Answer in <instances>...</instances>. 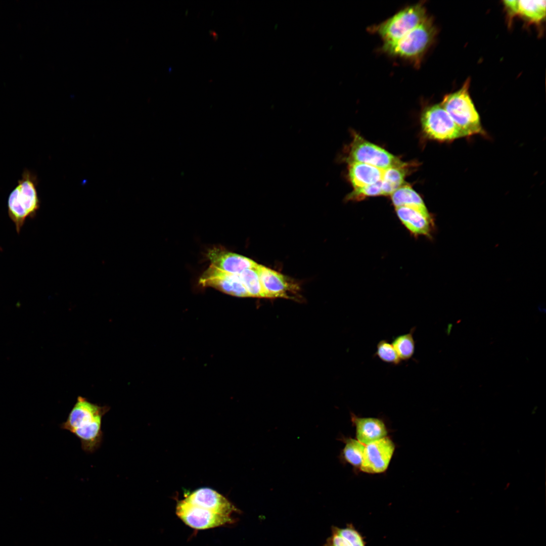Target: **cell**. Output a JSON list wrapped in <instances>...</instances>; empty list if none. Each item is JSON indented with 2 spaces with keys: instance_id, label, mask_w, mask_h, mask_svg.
Returning a JSON list of instances; mask_svg holds the SVG:
<instances>
[{
  "instance_id": "484cf974",
  "label": "cell",
  "mask_w": 546,
  "mask_h": 546,
  "mask_svg": "<svg viewBox=\"0 0 546 546\" xmlns=\"http://www.w3.org/2000/svg\"><path fill=\"white\" fill-rule=\"evenodd\" d=\"M452 324H449L448 325V327H447V333H448V334H449V333H450L451 330L452 329Z\"/></svg>"
},
{
  "instance_id": "7402d4cb",
  "label": "cell",
  "mask_w": 546,
  "mask_h": 546,
  "mask_svg": "<svg viewBox=\"0 0 546 546\" xmlns=\"http://www.w3.org/2000/svg\"><path fill=\"white\" fill-rule=\"evenodd\" d=\"M415 330L416 328L413 327L408 333L399 335L393 339L392 344L401 361L408 360L414 356L416 344L414 338Z\"/></svg>"
},
{
  "instance_id": "2e32d148",
  "label": "cell",
  "mask_w": 546,
  "mask_h": 546,
  "mask_svg": "<svg viewBox=\"0 0 546 546\" xmlns=\"http://www.w3.org/2000/svg\"><path fill=\"white\" fill-rule=\"evenodd\" d=\"M383 170L366 163H348V177L354 189L371 185L381 181Z\"/></svg>"
},
{
  "instance_id": "8fae6325",
  "label": "cell",
  "mask_w": 546,
  "mask_h": 546,
  "mask_svg": "<svg viewBox=\"0 0 546 546\" xmlns=\"http://www.w3.org/2000/svg\"><path fill=\"white\" fill-rule=\"evenodd\" d=\"M188 503L219 514L230 516L239 510L226 497L212 489H198L184 499Z\"/></svg>"
},
{
  "instance_id": "4fadbf2b",
  "label": "cell",
  "mask_w": 546,
  "mask_h": 546,
  "mask_svg": "<svg viewBox=\"0 0 546 546\" xmlns=\"http://www.w3.org/2000/svg\"><path fill=\"white\" fill-rule=\"evenodd\" d=\"M256 270L259 275L266 298H290L293 288L283 275L260 264Z\"/></svg>"
},
{
  "instance_id": "52a82bcc",
  "label": "cell",
  "mask_w": 546,
  "mask_h": 546,
  "mask_svg": "<svg viewBox=\"0 0 546 546\" xmlns=\"http://www.w3.org/2000/svg\"><path fill=\"white\" fill-rule=\"evenodd\" d=\"M421 123L424 132L433 139L450 141L465 137L441 104L427 107L422 114Z\"/></svg>"
},
{
  "instance_id": "7c38bea8",
  "label": "cell",
  "mask_w": 546,
  "mask_h": 546,
  "mask_svg": "<svg viewBox=\"0 0 546 546\" xmlns=\"http://www.w3.org/2000/svg\"><path fill=\"white\" fill-rule=\"evenodd\" d=\"M206 256L211 265L234 274H239L248 269L256 268L258 265L248 257L231 252L220 247L210 249Z\"/></svg>"
},
{
  "instance_id": "ffe728a7",
  "label": "cell",
  "mask_w": 546,
  "mask_h": 546,
  "mask_svg": "<svg viewBox=\"0 0 546 546\" xmlns=\"http://www.w3.org/2000/svg\"><path fill=\"white\" fill-rule=\"evenodd\" d=\"M340 440L345 443L340 458L343 463H347L355 468H360L365 445L351 438L342 437Z\"/></svg>"
},
{
  "instance_id": "4316f807",
  "label": "cell",
  "mask_w": 546,
  "mask_h": 546,
  "mask_svg": "<svg viewBox=\"0 0 546 546\" xmlns=\"http://www.w3.org/2000/svg\"><path fill=\"white\" fill-rule=\"evenodd\" d=\"M210 33H211L213 35V37L215 39H216L217 38V35L215 31L210 30Z\"/></svg>"
},
{
  "instance_id": "9a60e30c",
  "label": "cell",
  "mask_w": 546,
  "mask_h": 546,
  "mask_svg": "<svg viewBox=\"0 0 546 546\" xmlns=\"http://www.w3.org/2000/svg\"><path fill=\"white\" fill-rule=\"evenodd\" d=\"M357 440L366 445L386 437L388 431L382 420L376 418H359L351 415Z\"/></svg>"
},
{
  "instance_id": "44dd1931",
  "label": "cell",
  "mask_w": 546,
  "mask_h": 546,
  "mask_svg": "<svg viewBox=\"0 0 546 546\" xmlns=\"http://www.w3.org/2000/svg\"><path fill=\"white\" fill-rule=\"evenodd\" d=\"M405 166L390 167L383 170L381 181L382 195H391L404 184Z\"/></svg>"
},
{
  "instance_id": "e0dca14e",
  "label": "cell",
  "mask_w": 546,
  "mask_h": 546,
  "mask_svg": "<svg viewBox=\"0 0 546 546\" xmlns=\"http://www.w3.org/2000/svg\"><path fill=\"white\" fill-rule=\"evenodd\" d=\"M324 546H366L363 536L352 523L344 527L333 526Z\"/></svg>"
},
{
  "instance_id": "277c9868",
  "label": "cell",
  "mask_w": 546,
  "mask_h": 546,
  "mask_svg": "<svg viewBox=\"0 0 546 546\" xmlns=\"http://www.w3.org/2000/svg\"><path fill=\"white\" fill-rule=\"evenodd\" d=\"M436 32L432 20L428 17L401 38L384 43L382 50L391 56L417 62L432 44Z\"/></svg>"
},
{
  "instance_id": "cb8c5ba5",
  "label": "cell",
  "mask_w": 546,
  "mask_h": 546,
  "mask_svg": "<svg viewBox=\"0 0 546 546\" xmlns=\"http://www.w3.org/2000/svg\"><path fill=\"white\" fill-rule=\"evenodd\" d=\"M374 356L378 357L384 362L394 366L401 362L393 345L386 340H382L378 343Z\"/></svg>"
},
{
  "instance_id": "5bb4252c",
  "label": "cell",
  "mask_w": 546,
  "mask_h": 546,
  "mask_svg": "<svg viewBox=\"0 0 546 546\" xmlns=\"http://www.w3.org/2000/svg\"><path fill=\"white\" fill-rule=\"evenodd\" d=\"M395 211L400 221L412 234L416 236H431L433 221L429 212L405 206L396 207Z\"/></svg>"
},
{
  "instance_id": "9c48e42d",
  "label": "cell",
  "mask_w": 546,
  "mask_h": 546,
  "mask_svg": "<svg viewBox=\"0 0 546 546\" xmlns=\"http://www.w3.org/2000/svg\"><path fill=\"white\" fill-rule=\"evenodd\" d=\"M394 450L395 444L387 436L365 445L360 470L369 474L384 472Z\"/></svg>"
},
{
  "instance_id": "ba28073f",
  "label": "cell",
  "mask_w": 546,
  "mask_h": 546,
  "mask_svg": "<svg viewBox=\"0 0 546 546\" xmlns=\"http://www.w3.org/2000/svg\"><path fill=\"white\" fill-rule=\"evenodd\" d=\"M177 516L187 525L196 529H206L234 522L232 516L219 514L192 505L184 499L178 502Z\"/></svg>"
},
{
  "instance_id": "603a6c76",
  "label": "cell",
  "mask_w": 546,
  "mask_h": 546,
  "mask_svg": "<svg viewBox=\"0 0 546 546\" xmlns=\"http://www.w3.org/2000/svg\"><path fill=\"white\" fill-rule=\"evenodd\" d=\"M238 276L249 297L266 298L256 268L245 270Z\"/></svg>"
},
{
  "instance_id": "ac0fdd59",
  "label": "cell",
  "mask_w": 546,
  "mask_h": 546,
  "mask_svg": "<svg viewBox=\"0 0 546 546\" xmlns=\"http://www.w3.org/2000/svg\"><path fill=\"white\" fill-rule=\"evenodd\" d=\"M391 195L392 202L395 208L405 206L415 208L425 212H428L421 197L408 185L404 184Z\"/></svg>"
},
{
  "instance_id": "8992f818",
  "label": "cell",
  "mask_w": 546,
  "mask_h": 546,
  "mask_svg": "<svg viewBox=\"0 0 546 546\" xmlns=\"http://www.w3.org/2000/svg\"><path fill=\"white\" fill-rule=\"evenodd\" d=\"M345 161L368 164L382 169L405 166V163L385 149L371 143L356 133L348 148Z\"/></svg>"
},
{
  "instance_id": "6da1fadb",
  "label": "cell",
  "mask_w": 546,
  "mask_h": 546,
  "mask_svg": "<svg viewBox=\"0 0 546 546\" xmlns=\"http://www.w3.org/2000/svg\"><path fill=\"white\" fill-rule=\"evenodd\" d=\"M109 410L110 407L107 405L101 406L78 396L60 428L76 436L84 452L93 453L100 447L102 442V419Z\"/></svg>"
},
{
  "instance_id": "d4e9b609",
  "label": "cell",
  "mask_w": 546,
  "mask_h": 546,
  "mask_svg": "<svg viewBox=\"0 0 546 546\" xmlns=\"http://www.w3.org/2000/svg\"><path fill=\"white\" fill-rule=\"evenodd\" d=\"M381 181L371 185L354 189L351 193L347 195L346 200H360L367 197L382 195Z\"/></svg>"
},
{
  "instance_id": "5b68a950",
  "label": "cell",
  "mask_w": 546,
  "mask_h": 546,
  "mask_svg": "<svg viewBox=\"0 0 546 546\" xmlns=\"http://www.w3.org/2000/svg\"><path fill=\"white\" fill-rule=\"evenodd\" d=\"M427 18L424 6L417 4L400 10L374 29L384 43L391 42L405 35Z\"/></svg>"
},
{
  "instance_id": "d6986e66",
  "label": "cell",
  "mask_w": 546,
  "mask_h": 546,
  "mask_svg": "<svg viewBox=\"0 0 546 546\" xmlns=\"http://www.w3.org/2000/svg\"><path fill=\"white\" fill-rule=\"evenodd\" d=\"M545 1L517 0L515 16L520 15L533 23H538L545 16Z\"/></svg>"
},
{
  "instance_id": "30bf717a",
  "label": "cell",
  "mask_w": 546,
  "mask_h": 546,
  "mask_svg": "<svg viewBox=\"0 0 546 546\" xmlns=\"http://www.w3.org/2000/svg\"><path fill=\"white\" fill-rule=\"evenodd\" d=\"M199 284L203 287H212L230 295L249 297L238 274L224 271L211 264L199 278Z\"/></svg>"
},
{
  "instance_id": "7a4b0ae2",
  "label": "cell",
  "mask_w": 546,
  "mask_h": 546,
  "mask_svg": "<svg viewBox=\"0 0 546 546\" xmlns=\"http://www.w3.org/2000/svg\"><path fill=\"white\" fill-rule=\"evenodd\" d=\"M36 175L25 169L8 199V214L19 233L25 220L35 215L40 207Z\"/></svg>"
},
{
  "instance_id": "3957f363",
  "label": "cell",
  "mask_w": 546,
  "mask_h": 546,
  "mask_svg": "<svg viewBox=\"0 0 546 546\" xmlns=\"http://www.w3.org/2000/svg\"><path fill=\"white\" fill-rule=\"evenodd\" d=\"M469 86L468 79L460 89L445 95L440 104L465 137L483 132L480 116L469 92Z\"/></svg>"
}]
</instances>
